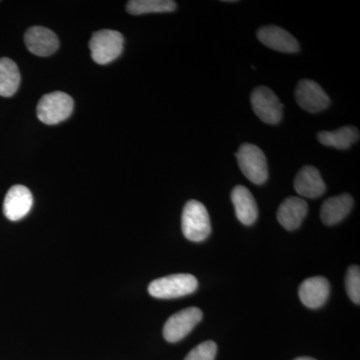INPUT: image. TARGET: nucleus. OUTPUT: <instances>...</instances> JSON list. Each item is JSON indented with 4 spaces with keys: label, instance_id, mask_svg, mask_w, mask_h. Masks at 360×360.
<instances>
[{
    "label": "nucleus",
    "instance_id": "f257e3e1",
    "mask_svg": "<svg viewBox=\"0 0 360 360\" xmlns=\"http://www.w3.org/2000/svg\"><path fill=\"white\" fill-rule=\"evenodd\" d=\"M184 236L193 243L205 240L212 232L210 214L202 203L198 200H189L184 205L181 217Z\"/></svg>",
    "mask_w": 360,
    "mask_h": 360
},
{
    "label": "nucleus",
    "instance_id": "f03ea898",
    "mask_svg": "<svg viewBox=\"0 0 360 360\" xmlns=\"http://www.w3.org/2000/svg\"><path fill=\"white\" fill-rule=\"evenodd\" d=\"M198 286V279L191 274H172L153 281L148 285V292L153 297L170 300L191 295Z\"/></svg>",
    "mask_w": 360,
    "mask_h": 360
},
{
    "label": "nucleus",
    "instance_id": "7ed1b4c3",
    "mask_svg": "<svg viewBox=\"0 0 360 360\" xmlns=\"http://www.w3.org/2000/svg\"><path fill=\"white\" fill-rule=\"evenodd\" d=\"M73 108V99L65 92H51L42 96L37 104V117L44 124H58L70 117Z\"/></svg>",
    "mask_w": 360,
    "mask_h": 360
},
{
    "label": "nucleus",
    "instance_id": "20e7f679",
    "mask_svg": "<svg viewBox=\"0 0 360 360\" xmlns=\"http://www.w3.org/2000/svg\"><path fill=\"white\" fill-rule=\"evenodd\" d=\"M123 37L116 30H103L94 32L89 41L91 58L98 65L112 63L123 51Z\"/></svg>",
    "mask_w": 360,
    "mask_h": 360
},
{
    "label": "nucleus",
    "instance_id": "39448f33",
    "mask_svg": "<svg viewBox=\"0 0 360 360\" xmlns=\"http://www.w3.org/2000/svg\"><path fill=\"white\" fill-rule=\"evenodd\" d=\"M238 165L243 174L252 184H264L269 179V165L264 151L255 144L245 143L236 153Z\"/></svg>",
    "mask_w": 360,
    "mask_h": 360
},
{
    "label": "nucleus",
    "instance_id": "423d86ee",
    "mask_svg": "<svg viewBox=\"0 0 360 360\" xmlns=\"http://www.w3.org/2000/svg\"><path fill=\"white\" fill-rule=\"evenodd\" d=\"M255 115L267 124H277L283 120V104L269 87L258 86L250 96Z\"/></svg>",
    "mask_w": 360,
    "mask_h": 360
},
{
    "label": "nucleus",
    "instance_id": "0eeeda50",
    "mask_svg": "<svg viewBox=\"0 0 360 360\" xmlns=\"http://www.w3.org/2000/svg\"><path fill=\"white\" fill-rule=\"evenodd\" d=\"M202 311L198 307H188L172 315L165 322L163 336L168 342H177L186 338L202 319Z\"/></svg>",
    "mask_w": 360,
    "mask_h": 360
},
{
    "label": "nucleus",
    "instance_id": "6e6552de",
    "mask_svg": "<svg viewBox=\"0 0 360 360\" xmlns=\"http://www.w3.org/2000/svg\"><path fill=\"white\" fill-rule=\"evenodd\" d=\"M295 99L303 110L310 113L321 112L330 104V98L314 80L303 79L295 89Z\"/></svg>",
    "mask_w": 360,
    "mask_h": 360
},
{
    "label": "nucleus",
    "instance_id": "1a4fd4ad",
    "mask_svg": "<svg viewBox=\"0 0 360 360\" xmlns=\"http://www.w3.org/2000/svg\"><path fill=\"white\" fill-rule=\"evenodd\" d=\"M33 196L30 189L23 186H14L7 191L4 201V213L7 219L18 221L30 213Z\"/></svg>",
    "mask_w": 360,
    "mask_h": 360
},
{
    "label": "nucleus",
    "instance_id": "9d476101",
    "mask_svg": "<svg viewBox=\"0 0 360 360\" xmlns=\"http://www.w3.org/2000/svg\"><path fill=\"white\" fill-rule=\"evenodd\" d=\"M25 42L28 51L37 56H49L58 51L59 41L56 33L44 26H32L25 32Z\"/></svg>",
    "mask_w": 360,
    "mask_h": 360
},
{
    "label": "nucleus",
    "instance_id": "9b49d317",
    "mask_svg": "<svg viewBox=\"0 0 360 360\" xmlns=\"http://www.w3.org/2000/svg\"><path fill=\"white\" fill-rule=\"evenodd\" d=\"M257 39L265 46L284 53H296L300 51L297 40L283 28L276 25L264 26L257 32Z\"/></svg>",
    "mask_w": 360,
    "mask_h": 360
},
{
    "label": "nucleus",
    "instance_id": "f8f14e48",
    "mask_svg": "<svg viewBox=\"0 0 360 360\" xmlns=\"http://www.w3.org/2000/svg\"><path fill=\"white\" fill-rule=\"evenodd\" d=\"M330 293V284L322 276L310 277L305 279L300 286L298 295L305 307L309 309H319L328 300Z\"/></svg>",
    "mask_w": 360,
    "mask_h": 360
},
{
    "label": "nucleus",
    "instance_id": "ddd939ff",
    "mask_svg": "<svg viewBox=\"0 0 360 360\" xmlns=\"http://www.w3.org/2000/svg\"><path fill=\"white\" fill-rule=\"evenodd\" d=\"M309 212L307 201L300 198L290 196L279 206L277 219L288 231H295L302 225Z\"/></svg>",
    "mask_w": 360,
    "mask_h": 360
},
{
    "label": "nucleus",
    "instance_id": "4468645a",
    "mask_svg": "<svg viewBox=\"0 0 360 360\" xmlns=\"http://www.w3.org/2000/svg\"><path fill=\"white\" fill-rule=\"evenodd\" d=\"M296 193L302 198H317L326 193V186L316 168L307 165L298 172L295 180Z\"/></svg>",
    "mask_w": 360,
    "mask_h": 360
},
{
    "label": "nucleus",
    "instance_id": "2eb2a0df",
    "mask_svg": "<svg viewBox=\"0 0 360 360\" xmlns=\"http://www.w3.org/2000/svg\"><path fill=\"white\" fill-rule=\"evenodd\" d=\"M231 201L236 210V217L245 225L257 221L258 208L252 193L245 186H236L231 193Z\"/></svg>",
    "mask_w": 360,
    "mask_h": 360
},
{
    "label": "nucleus",
    "instance_id": "dca6fc26",
    "mask_svg": "<svg viewBox=\"0 0 360 360\" xmlns=\"http://www.w3.org/2000/svg\"><path fill=\"white\" fill-rule=\"evenodd\" d=\"M352 206L354 198L350 194L345 193L328 198L321 206L322 222L326 225L340 224L352 212Z\"/></svg>",
    "mask_w": 360,
    "mask_h": 360
},
{
    "label": "nucleus",
    "instance_id": "f3484780",
    "mask_svg": "<svg viewBox=\"0 0 360 360\" xmlns=\"http://www.w3.org/2000/svg\"><path fill=\"white\" fill-rule=\"evenodd\" d=\"M317 139L323 146L345 150L359 141V131L356 127H345L335 131H321Z\"/></svg>",
    "mask_w": 360,
    "mask_h": 360
},
{
    "label": "nucleus",
    "instance_id": "a211bd4d",
    "mask_svg": "<svg viewBox=\"0 0 360 360\" xmlns=\"http://www.w3.org/2000/svg\"><path fill=\"white\" fill-rule=\"evenodd\" d=\"M20 84V72L16 63L11 58H0V96H14Z\"/></svg>",
    "mask_w": 360,
    "mask_h": 360
},
{
    "label": "nucleus",
    "instance_id": "6ab92c4d",
    "mask_svg": "<svg viewBox=\"0 0 360 360\" xmlns=\"http://www.w3.org/2000/svg\"><path fill=\"white\" fill-rule=\"evenodd\" d=\"M175 9L176 2L172 0H131L127 4V13L132 15L172 13Z\"/></svg>",
    "mask_w": 360,
    "mask_h": 360
},
{
    "label": "nucleus",
    "instance_id": "aec40b11",
    "mask_svg": "<svg viewBox=\"0 0 360 360\" xmlns=\"http://www.w3.org/2000/svg\"><path fill=\"white\" fill-rule=\"evenodd\" d=\"M345 288L350 300L359 305L360 303V269L357 265L350 266L345 277Z\"/></svg>",
    "mask_w": 360,
    "mask_h": 360
},
{
    "label": "nucleus",
    "instance_id": "412c9836",
    "mask_svg": "<svg viewBox=\"0 0 360 360\" xmlns=\"http://www.w3.org/2000/svg\"><path fill=\"white\" fill-rule=\"evenodd\" d=\"M217 345L214 341L208 340L194 347L184 360H214Z\"/></svg>",
    "mask_w": 360,
    "mask_h": 360
},
{
    "label": "nucleus",
    "instance_id": "4be33fe9",
    "mask_svg": "<svg viewBox=\"0 0 360 360\" xmlns=\"http://www.w3.org/2000/svg\"><path fill=\"white\" fill-rule=\"evenodd\" d=\"M295 360H316V359H311V357H298V359H296Z\"/></svg>",
    "mask_w": 360,
    "mask_h": 360
}]
</instances>
